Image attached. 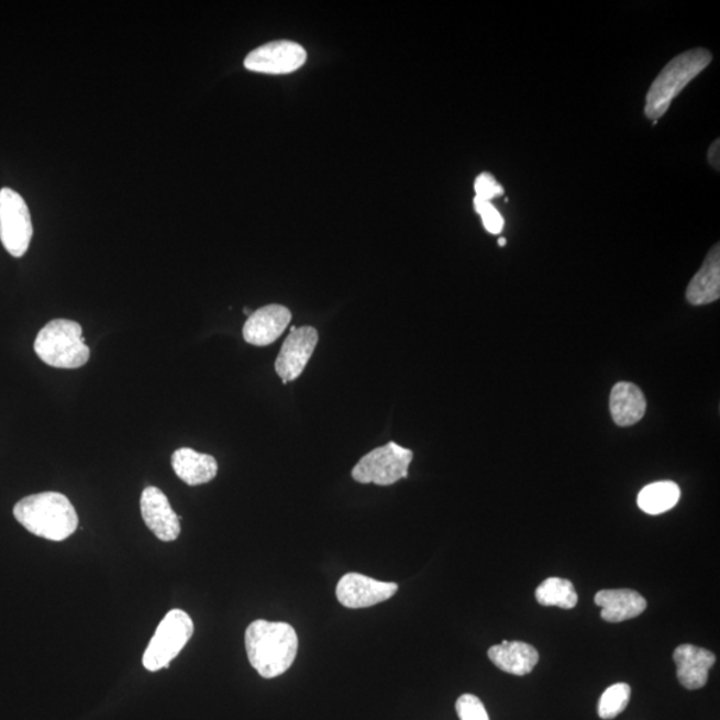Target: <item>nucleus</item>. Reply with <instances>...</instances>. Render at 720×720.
I'll return each instance as SVG.
<instances>
[{"label":"nucleus","instance_id":"f257e3e1","mask_svg":"<svg viewBox=\"0 0 720 720\" xmlns=\"http://www.w3.org/2000/svg\"><path fill=\"white\" fill-rule=\"evenodd\" d=\"M244 643L250 663L266 679L285 674L298 655L297 631L285 622L263 619L253 622L246 630Z\"/></svg>","mask_w":720,"mask_h":720},{"label":"nucleus","instance_id":"9d476101","mask_svg":"<svg viewBox=\"0 0 720 720\" xmlns=\"http://www.w3.org/2000/svg\"><path fill=\"white\" fill-rule=\"evenodd\" d=\"M318 342V331L311 325L291 329L275 362V372L284 380V385L300 377L314 354Z\"/></svg>","mask_w":720,"mask_h":720},{"label":"nucleus","instance_id":"20e7f679","mask_svg":"<svg viewBox=\"0 0 720 720\" xmlns=\"http://www.w3.org/2000/svg\"><path fill=\"white\" fill-rule=\"evenodd\" d=\"M34 350L46 365L74 369L84 367L90 359L81 325L68 319H54L37 334Z\"/></svg>","mask_w":720,"mask_h":720},{"label":"nucleus","instance_id":"b1692460","mask_svg":"<svg viewBox=\"0 0 720 720\" xmlns=\"http://www.w3.org/2000/svg\"><path fill=\"white\" fill-rule=\"evenodd\" d=\"M474 189L475 192H477L478 198L488 200V202H491L494 198L503 196L505 193L502 185H499L498 180L488 173L480 174L479 177L475 179Z\"/></svg>","mask_w":720,"mask_h":720},{"label":"nucleus","instance_id":"412c9836","mask_svg":"<svg viewBox=\"0 0 720 720\" xmlns=\"http://www.w3.org/2000/svg\"><path fill=\"white\" fill-rule=\"evenodd\" d=\"M630 698L631 688L628 684H617L607 688L599 700V717L605 720L617 718L629 706Z\"/></svg>","mask_w":720,"mask_h":720},{"label":"nucleus","instance_id":"2eb2a0df","mask_svg":"<svg viewBox=\"0 0 720 720\" xmlns=\"http://www.w3.org/2000/svg\"><path fill=\"white\" fill-rule=\"evenodd\" d=\"M171 465L177 477L189 486L209 484L218 474V462L214 456L200 454L189 447L175 451Z\"/></svg>","mask_w":720,"mask_h":720},{"label":"nucleus","instance_id":"bb28decb","mask_svg":"<svg viewBox=\"0 0 720 720\" xmlns=\"http://www.w3.org/2000/svg\"><path fill=\"white\" fill-rule=\"evenodd\" d=\"M244 314L252 315V314H250V310H248V309H244Z\"/></svg>","mask_w":720,"mask_h":720},{"label":"nucleus","instance_id":"9b49d317","mask_svg":"<svg viewBox=\"0 0 720 720\" xmlns=\"http://www.w3.org/2000/svg\"><path fill=\"white\" fill-rule=\"evenodd\" d=\"M144 523L163 542L177 541L180 535V519L173 510L166 494L158 487L144 488L141 498Z\"/></svg>","mask_w":720,"mask_h":720},{"label":"nucleus","instance_id":"f8f14e48","mask_svg":"<svg viewBox=\"0 0 720 720\" xmlns=\"http://www.w3.org/2000/svg\"><path fill=\"white\" fill-rule=\"evenodd\" d=\"M291 312L281 304H268L253 312L243 325V337L253 346L265 347L285 333Z\"/></svg>","mask_w":720,"mask_h":720},{"label":"nucleus","instance_id":"393cba45","mask_svg":"<svg viewBox=\"0 0 720 720\" xmlns=\"http://www.w3.org/2000/svg\"><path fill=\"white\" fill-rule=\"evenodd\" d=\"M709 162L713 168L719 170V140L711 144L709 149Z\"/></svg>","mask_w":720,"mask_h":720},{"label":"nucleus","instance_id":"39448f33","mask_svg":"<svg viewBox=\"0 0 720 720\" xmlns=\"http://www.w3.org/2000/svg\"><path fill=\"white\" fill-rule=\"evenodd\" d=\"M192 634L193 623L189 613L171 610L156 629L155 635L143 655V666L152 673L167 668L189 643Z\"/></svg>","mask_w":720,"mask_h":720},{"label":"nucleus","instance_id":"1a4fd4ad","mask_svg":"<svg viewBox=\"0 0 720 720\" xmlns=\"http://www.w3.org/2000/svg\"><path fill=\"white\" fill-rule=\"evenodd\" d=\"M398 591V585L380 581L369 576L348 573L337 581L336 598L347 609H367L391 599Z\"/></svg>","mask_w":720,"mask_h":720},{"label":"nucleus","instance_id":"4be33fe9","mask_svg":"<svg viewBox=\"0 0 720 720\" xmlns=\"http://www.w3.org/2000/svg\"><path fill=\"white\" fill-rule=\"evenodd\" d=\"M474 209L480 215L481 222H484L485 229L488 233L494 235L502 233L505 229V219L496 206L488 202V200L475 197Z\"/></svg>","mask_w":720,"mask_h":720},{"label":"nucleus","instance_id":"f3484780","mask_svg":"<svg viewBox=\"0 0 720 720\" xmlns=\"http://www.w3.org/2000/svg\"><path fill=\"white\" fill-rule=\"evenodd\" d=\"M488 657L502 672L518 676L530 674L540 661L535 647L518 641H503L492 646L488 650Z\"/></svg>","mask_w":720,"mask_h":720},{"label":"nucleus","instance_id":"ddd939ff","mask_svg":"<svg viewBox=\"0 0 720 720\" xmlns=\"http://www.w3.org/2000/svg\"><path fill=\"white\" fill-rule=\"evenodd\" d=\"M676 675L687 690H699L709 679L710 668L716 665V655L706 649L682 644L674 651Z\"/></svg>","mask_w":720,"mask_h":720},{"label":"nucleus","instance_id":"0eeeda50","mask_svg":"<svg viewBox=\"0 0 720 720\" xmlns=\"http://www.w3.org/2000/svg\"><path fill=\"white\" fill-rule=\"evenodd\" d=\"M34 228L24 199L14 190H0V242L8 252L21 258L27 253Z\"/></svg>","mask_w":720,"mask_h":720},{"label":"nucleus","instance_id":"4468645a","mask_svg":"<svg viewBox=\"0 0 720 720\" xmlns=\"http://www.w3.org/2000/svg\"><path fill=\"white\" fill-rule=\"evenodd\" d=\"M595 603L602 611L600 617L610 623H621L640 617L647 609L646 599L632 590H602L595 595Z\"/></svg>","mask_w":720,"mask_h":720},{"label":"nucleus","instance_id":"6e6552de","mask_svg":"<svg viewBox=\"0 0 720 720\" xmlns=\"http://www.w3.org/2000/svg\"><path fill=\"white\" fill-rule=\"evenodd\" d=\"M306 60V49L298 43L275 41L250 53L244 59V67L253 73L284 75L299 70Z\"/></svg>","mask_w":720,"mask_h":720},{"label":"nucleus","instance_id":"a211bd4d","mask_svg":"<svg viewBox=\"0 0 720 720\" xmlns=\"http://www.w3.org/2000/svg\"><path fill=\"white\" fill-rule=\"evenodd\" d=\"M720 297V250L719 243L706 256L702 267L687 287L686 298L694 306L716 302Z\"/></svg>","mask_w":720,"mask_h":720},{"label":"nucleus","instance_id":"dca6fc26","mask_svg":"<svg viewBox=\"0 0 720 720\" xmlns=\"http://www.w3.org/2000/svg\"><path fill=\"white\" fill-rule=\"evenodd\" d=\"M610 410L616 424L629 428L640 422L646 414V398L636 385L619 381L611 391Z\"/></svg>","mask_w":720,"mask_h":720},{"label":"nucleus","instance_id":"6ab92c4d","mask_svg":"<svg viewBox=\"0 0 720 720\" xmlns=\"http://www.w3.org/2000/svg\"><path fill=\"white\" fill-rule=\"evenodd\" d=\"M680 499V488L674 481H656L643 488L638 496V506L650 516H660L674 509Z\"/></svg>","mask_w":720,"mask_h":720},{"label":"nucleus","instance_id":"aec40b11","mask_svg":"<svg viewBox=\"0 0 720 720\" xmlns=\"http://www.w3.org/2000/svg\"><path fill=\"white\" fill-rule=\"evenodd\" d=\"M535 598L542 606H556L561 609L572 610L578 603L572 581L562 578H549L536 588Z\"/></svg>","mask_w":720,"mask_h":720},{"label":"nucleus","instance_id":"a878e982","mask_svg":"<svg viewBox=\"0 0 720 720\" xmlns=\"http://www.w3.org/2000/svg\"><path fill=\"white\" fill-rule=\"evenodd\" d=\"M498 244H499L500 247H505V246H506V240H505V237H500Z\"/></svg>","mask_w":720,"mask_h":720},{"label":"nucleus","instance_id":"5701e85b","mask_svg":"<svg viewBox=\"0 0 720 720\" xmlns=\"http://www.w3.org/2000/svg\"><path fill=\"white\" fill-rule=\"evenodd\" d=\"M456 712L461 720H490L484 704L473 694H465L456 700Z\"/></svg>","mask_w":720,"mask_h":720},{"label":"nucleus","instance_id":"f03ea898","mask_svg":"<svg viewBox=\"0 0 720 720\" xmlns=\"http://www.w3.org/2000/svg\"><path fill=\"white\" fill-rule=\"evenodd\" d=\"M14 517L31 534L53 542L66 541L79 524L73 503L59 492H41L19 500Z\"/></svg>","mask_w":720,"mask_h":720},{"label":"nucleus","instance_id":"7ed1b4c3","mask_svg":"<svg viewBox=\"0 0 720 720\" xmlns=\"http://www.w3.org/2000/svg\"><path fill=\"white\" fill-rule=\"evenodd\" d=\"M712 54L706 48H693L675 56L657 75L651 85L644 114L649 119L662 118L666 114L673 100L684 91L685 87L711 64Z\"/></svg>","mask_w":720,"mask_h":720},{"label":"nucleus","instance_id":"423d86ee","mask_svg":"<svg viewBox=\"0 0 720 720\" xmlns=\"http://www.w3.org/2000/svg\"><path fill=\"white\" fill-rule=\"evenodd\" d=\"M412 458L414 453L411 450L390 442L363 456L352 475L363 485L391 486L407 478Z\"/></svg>","mask_w":720,"mask_h":720}]
</instances>
